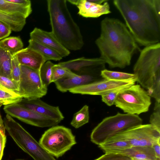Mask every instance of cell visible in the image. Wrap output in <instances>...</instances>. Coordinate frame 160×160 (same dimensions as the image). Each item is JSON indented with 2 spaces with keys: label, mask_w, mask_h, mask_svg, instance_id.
I'll list each match as a JSON object with an SVG mask.
<instances>
[{
  "label": "cell",
  "mask_w": 160,
  "mask_h": 160,
  "mask_svg": "<svg viewBox=\"0 0 160 160\" xmlns=\"http://www.w3.org/2000/svg\"><path fill=\"white\" fill-rule=\"evenodd\" d=\"M113 3L138 44L160 42V0H114Z\"/></svg>",
  "instance_id": "1"
},
{
  "label": "cell",
  "mask_w": 160,
  "mask_h": 160,
  "mask_svg": "<svg viewBox=\"0 0 160 160\" xmlns=\"http://www.w3.org/2000/svg\"><path fill=\"white\" fill-rule=\"evenodd\" d=\"M101 33L95 42L100 58L111 68L130 65L140 49L125 24L119 19L106 17L101 22Z\"/></svg>",
  "instance_id": "2"
},
{
  "label": "cell",
  "mask_w": 160,
  "mask_h": 160,
  "mask_svg": "<svg viewBox=\"0 0 160 160\" xmlns=\"http://www.w3.org/2000/svg\"><path fill=\"white\" fill-rule=\"evenodd\" d=\"M52 32L58 41L68 50L80 49L84 45L79 26L69 12L66 0H48Z\"/></svg>",
  "instance_id": "3"
},
{
  "label": "cell",
  "mask_w": 160,
  "mask_h": 160,
  "mask_svg": "<svg viewBox=\"0 0 160 160\" xmlns=\"http://www.w3.org/2000/svg\"><path fill=\"white\" fill-rule=\"evenodd\" d=\"M142 123V119L138 115L118 112L104 118L93 129L91 141L98 145L116 135Z\"/></svg>",
  "instance_id": "4"
},
{
  "label": "cell",
  "mask_w": 160,
  "mask_h": 160,
  "mask_svg": "<svg viewBox=\"0 0 160 160\" xmlns=\"http://www.w3.org/2000/svg\"><path fill=\"white\" fill-rule=\"evenodd\" d=\"M133 71L137 82L143 88L150 89L155 77L160 73V43L145 47L140 51Z\"/></svg>",
  "instance_id": "5"
},
{
  "label": "cell",
  "mask_w": 160,
  "mask_h": 160,
  "mask_svg": "<svg viewBox=\"0 0 160 160\" xmlns=\"http://www.w3.org/2000/svg\"><path fill=\"white\" fill-rule=\"evenodd\" d=\"M5 129L15 142L34 160H56L12 117L7 114L4 119Z\"/></svg>",
  "instance_id": "6"
},
{
  "label": "cell",
  "mask_w": 160,
  "mask_h": 160,
  "mask_svg": "<svg viewBox=\"0 0 160 160\" xmlns=\"http://www.w3.org/2000/svg\"><path fill=\"white\" fill-rule=\"evenodd\" d=\"M39 143L48 152L57 158L62 156L77 143L75 136L70 129L58 125L46 131Z\"/></svg>",
  "instance_id": "7"
},
{
  "label": "cell",
  "mask_w": 160,
  "mask_h": 160,
  "mask_svg": "<svg viewBox=\"0 0 160 160\" xmlns=\"http://www.w3.org/2000/svg\"><path fill=\"white\" fill-rule=\"evenodd\" d=\"M151 98L139 84H134L118 93L114 105L126 113L138 115L148 112Z\"/></svg>",
  "instance_id": "8"
},
{
  "label": "cell",
  "mask_w": 160,
  "mask_h": 160,
  "mask_svg": "<svg viewBox=\"0 0 160 160\" xmlns=\"http://www.w3.org/2000/svg\"><path fill=\"white\" fill-rule=\"evenodd\" d=\"M108 140L125 141L131 147L152 146L160 140V132L150 124H142L117 134Z\"/></svg>",
  "instance_id": "9"
},
{
  "label": "cell",
  "mask_w": 160,
  "mask_h": 160,
  "mask_svg": "<svg viewBox=\"0 0 160 160\" xmlns=\"http://www.w3.org/2000/svg\"><path fill=\"white\" fill-rule=\"evenodd\" d=\"M21 75L18 93L28 100L40 98L47 92L48 88L42 84L39 71L21 65Z\"/></svg>",
  "instance_id": "10"
},
{
  "label": "cell",
  "mask_w": 160,
  "mask_h": 160,
  "mask_svg": "<svg viewBox=\"0 0 160 160\" xmlns=\"http://www.w3.org/2000/svg\"><path fill=\"white\" fill-rule=\"evenodd\" d=\"M5 112L27 124L40 128L52 127L60 122L24 108L17 103L4 105Z\"/></svg>",
  "instance_id": "11"
},
{
  "label": "cell",
  "mask_w": 160,
  "mask_h": 160,
  "mask_svg": "<svg viewBox=\"0 0 160 160\" xmlns=\"http://www.w3.org/2000/svg\"><path fill=\"white\" fill-rule=\"evenodd\" d=\"M135 83L134 82L117 81L103 79L75 87L68 91L74 94L102 96L114 91L124 89Z\"/></svg>",
  "instance_id": "12"
},
{
  "label": "cell",
  "mask_w": 160,
  "mask_h": 160,
  "mask_svg": "<svg viewBox=\"0 0 160 160\" xmlns=\"http://www.w3.org/2000/svg\"><path fill=\"white\" fill-rule=\"evenodd\" d=\"M17 103L24 108L59 122L64 118L58 106L50 105L40 98L28 100L22 98Z\"/></svg>",
  "instance_id": "13"
},
{
  "label": "cell",
  "mask_w": 160,
  "mask_h": 160,
  "mask_svg": "<svg viewBox=\"0 0 160 160\" xmlns=\"http://www.w3.org/2000/svg\"><path fill=\"white\" fill-rule=\"evenodd\" d=\"M101 72H96L81 75H75L62 78L55 82L57 89L60 91L64 92L75 87L103 79Z\"/></svg>",
  "instance_id": "14"
},
{
  "label": "cell",
  "mask_w": 160,
  "mask_h": 160,
  "mask_svg": "<svg viewBox=\"0 0 160 160\" xmlns=\"http://www.w3.org/2000/svg\"><path fill=\"white\" fill-rule=\"evenodd\" d=\"M30 39L54 50L62 58L70 54L69 50L58 41L52 32H48L35 28L30 33Z\"/></svg>",
  "instance_id": "15"
},
{
  "label": "cell",
  "mask_w": 160,
  "mask_h": 160,
  "mask_svg": "<svg viewBox=\"0 0 160 160\" xmlns=\"http://www.w3.org/2000/svg\"><path fill=\"white\" fill-rule=\"evenodd\" d=\"M67 1L76 5L78 9V14L83 17L97 18L111 13L108 2H106L99 5L88 0H68Z\"/></svg>",
  "instance_id": "16"
},
{
  "label": "cell",
  "mask_w": 160,
  "mask_h": 160,
  "mask_svg": "<svg viewBox=\"0 0 160 160\" xmlns=\"http://www.w3.org/2000/svg\"><path fill=\"white\" fill-rule=\"evenodd\" d=\"M58 64L71 71H79L82 69H86L88 71H90L105 66L106 63L100 58H82Z\"/></svg>",
  "instance_id": "17"
},
{
  "label": "cell",
  "mask_w": 160,
  "mask_h": 160,
  "mask_svg": "<svg viewBox=\"0 0 160 160\" xmlns=\"http://www.w3.org/2000/svg\"><path fill=\"white\" fill-rule=\"evenodd\" d=\"M21 65L40 71L42 65L46 62L38 52L28 47L13 54Z\"/></svg>",
  "instance_id": "18"
},
{
  "label": "cell",
  "mask_w": 160,
  "mask_h": 160,
  "mask_svg": "<svg viewBox=\"0 0 160 160\" xmlns=\"http://www.w3.org/2000/svg\"><path fill=\"white\" fill-rule=\"evenodd\" d=\"M118 153L137 160H157L152 146L132 147Z\"/></svg>",
  "instance_id": "19"
},
{
  "label": "cell",
  "mask_w": 160,
  "mask_h": 160,
  "mask_svg": "<svg viewBox=\"0 0 160 160\" xmlns=\"http://www.w3.org/2000/svg\"><path fill=\"white\" fill-rule=\"evenodd\" d=\"M32 10L31 7H25L8 0H0V11L8 14L20 16L26 18Z\"/></svg>",
  "instance_id": "20"
},
{
  "label": "cell",
  "mask_w": 160,
  "mask_h": 160,
  "mask_svg": "<svg viewBox=\"0 0 160 160\" xmlns=\"http://www.w3.org/2000/svg\"><path fill=\"white\" fill-rule=\"evenodd\" d=\"M28 48L38 52L44 58L46 61L53 60L59 61L62 57L56 52L52 49L32 39L28 41Z\"/></svg>",
  "instance_id": "21"
},
{
  "label": "cell",
  "mask_w": 160,
  "mask_h": 160,
  "mask_svg": "<svg viewBox=\"0 0 160 160\" xmlns=\"http://www.w3.org/2000/svg\"><path fill=\"white\" fill-rule=\"evenodd\" d=\"M0 21L16 32L21 31L26 23V18L17 15L8 14L0 11Z\"/></svg>",
  "instance_id": "22"
},
{
  "label": "cell",
  "mask_w": 160,
  "mask_h": 160,
  "mask_svg": "<svg viewBox=\"0 0 160 160\" xmlns=\"http://www.w3.org/2000/svg\"><path fill=\"white\" fill-rule=\"evenodd\" d=\"M101 76L103 79L112 81L134 82L137 81V77L134 73L112 71L105 69L101 71Z\"/></svg>",
  "instance_id": "23"
},
{
  "label": "cell",
  "mask_w": 160,
  "mask_h": 160,
  "mask_svg": "<svg viewBox=\"0 0 160 160\" xmlns=\"http://www.w3.org/2000/svg\"><path fill=\"white\" fill-rule=\"evenodd\" d=\"M98 146L105 153H118L132 147L128 142L121 140H107Z\"/></svg>",
  "instance_id": "24"
},
{
  "label": "cell",
  "mask_w": 160,
  "mask_h": 160,
  "mask_svg": "<svg viewBox=\"0 0 160 160\" xmlns=\"http://www.w3.org/2000/svg\"><path fill=\"white\" fill-rule=\"evenodd\" d=\"M23 43L19 37H10L0 40V48L14 54L23 49Z\"/></svg>",
  "instance_id": "25"
},
{
  "label": "cell",
  "mask_w": 160,
  "mask_h": 160,
  "mask_svg": "<svg viewBox=\"0 0 160 160\" xmlns=\"http://www.w3.org/2000/svg\"><path fill=\"white\" fill-rule=\"evenodd\" d=\"M12 54L0 48V75L11 79V58Z\"/></svg>",
  "instance_id": "26"
},
{
  "label": "cell",
  "mask_w": 160,
  "mask_h": 160,
  "mask_svg": "<svg viewBox=\"0 0 160 160\" xmlns=\"http://www.w3.org/2000/svg\"><path fill=\"white\" fill-rule=\"evenodd\" d=\"M89 119V107L85 105L74 114L70 124L74 128H78L88 123Z\"/></svg>",
  "instance_id": "27"
},
{
  "label": "cell",
  "mask_w": 160,
  "mask_h": 160,
  "mask_svg": "<svg viewBox=\"0 0 160 160\" xmlns=\"http://www.w3.org/2000/svg\"><path fill=\"white\" fill-rule=\"evenodd\" d=\"M22 98L18 94L0 86V106L18 102Z\"/></svg>",
  "instance_id": "28"
},
{
  "label": "cell",
  "mask_w": 160,
  "mask_h": 160,
  "mask_svg": "<svg viewBox=\"0 0 160 160\" xmlns=\"http://www.w3.org/2000/svg\"><path fill=\"white\" fill-rule=\"evenodd\" d=\"M76 74L71 70L63 67L58 64H54L52 68L51 83L64 78L75 75Z\"/></svg>",
  "instance_id": "29"
},
{
  "label": "cell",
  "mask_w": 160,
  "mask_h": 160,
  "mask_svg": "<svg viewBox=\"0 0 160 160\" xmlns=\"http://www.w3.org/2000/svg\"><path fill=\"white\" fill-rule=\"evenodd\" d=\"M54 64L50 61L44 62L39 71L40 78L43 85L48 88L51 83L52 68Z\"/></svg>",
  "instance_id": "30"
},
{
  "label": "cell",
  "mask_w": 160,
  "mask_h": 160,
  "mask_svg": "<svg viewBox=\"0 0 160 160\" xmlns=\"http://www.w3.org/2000/svg\"><path fill=\"white\" fill-rule=\"evenodd\" d=\"M21 65L16 56L12 54L11 63L12 78L19 85L21 75Z\"/></svg>",
  "instance_id": "31"
},
{
  "label": "cell",
  "mask_w": 160,
  "mask_h": 160,
  "mask_svg": "<svg viewBox=\"0 0 160 160\" xmlns=\"http://www.w3.org/2000/svg\"><path fill=\"white\" fill-rule=\"evenodd\" d=\"M0 86L18 94L19 85L8 77L0 75Z\"/></svg>",
  "instance_id": "32"
},
{
  "label": "cell",
  "mask_w": 160,
  "mask_h": 160,
  "mask_svg": "<svg viewBox=\"0 0 160 160\" xmlns=\"http://www.w3.org/2000/svg\"><path fill=\"white\" fill-rule=\"evenodd\" d=\"M149 122L150 124L160 132V102H155L154 111L150 116Z\"/></svg>",
  "instance_id": "33"
},
{
  "label": "cell",
  "mask_w": 160,
  "mask_h": 160,
  "mask_svg": "<svg viewBox=\"0 0 160 160\" xmlns=\"http://www.w3.org/2000/svg\"><path fill=\"white\" fill-rule=\"evenodd\" d=\"M148 95L155 99V101L160 102V73L155 77L151 88L148 90Z\"/></svg>",
  "instance_id": "34"
},
{
  "label": "cell",
  "mask_w": 160,
  "mask_h": 160,
  "mask_svg": "<svg viewBox=\"0 0 160 160\" xmlns=\"http://www.w3.org/2000/svg\"><path fill=\"white\" fill-rule=\"evenodd\" d=\"M94 160H132L129 157L122 154L105 153Z\"/></svg>",
  "instance_id": "35"
},
{
  "label": "cell",
  "mask_w": 160,
  "mask_h": 160,
  "mask_svg": "<svg viewBox=\"0 0 160 160\" xmlns=\"http://www.w3.org/2000/svg\"><path fill=\"white\" fill-rule=\"evenodd\" d=\"M123 89L114 91L101 96L102 102L109 106L114 105L117 95Z\"/></svg>",
  "instance_id": "36"
},
{
  "label": "cell",
  "mask_w": 160,
  "mask_h": 160,
  "mask_svg": "<svg viewBox=\"0 0 160 160\" xmlns=\"http://www.w3.org/2000/svg\"><path fill=\"white\" fill-rule=\"evenodd\" d=\"M12 30L9 27L0 21V40L8 37Z\"/></svg>",
  "instance_id": "37"
},
{
  "label": "cell",
  "mask_w": 160,
  "mask_h": 160,
  "mask_svg": "<svg viewBox=\"0 0 160 160\" xmlns=\"http://www.w3.org/2000/svg\"><path fill=\"white\" fill-rule=\"evenodd\" d=\"M6 141V137L5 133L0 130V160H1L2 158Z\"/></svg>",
  "instance_id": "38"
},
{
  "label": "cell",
  "mask_w": 160,
  "mask_h": 160,
  "mask_svg": "<svg viewBox=\"0 0 160 160\" xmlns=\"http://www.w3.org/2000/svg\"><path fill=\"white\" fill-rule=\"evenodd\" d=\"M152 147L157 160H160V140L152 144Z\"/></svg>",
  "instance_id": "39"
},
{
  "label": "cell",
  "mask_w": 160,
  "mask_h": 160,
  "mask_svg": "<svg viewBox=\"0 0 160 160\" xmlns=\"http://www.w3.org/2000/svg\"><path fill=\"white\" fill-rule=\"evenodd\" d=\"M10 2L17 4L26 7H31V2L29 0H8Z\"/></svg>",
  "instance_id": "40"
},
{
  "label": "cell",
  "mask_w": 160,
  "mask_h": 160,
  "mask_svg": "<svg viewBox=\"0 0 160 160\" xmlns=\"http://www.w3.org/2000/svg\"><path fill=\"white\" fill-rule=\"evenodd\" d=\"M88 1L91 2L99 5L102 4L104 2L108 1L107 0H88Z\"/></svg>",
  "instance_id": "41"
},
{
  "label": "cell",
  "mask_w": 160,
  "mask_h": 160,
  "mask_svg": "<svg viewBox=\"0 0 160 160\" xmlns=\"http://www.w3.org/2000/svg\"><path fill=\"white\" fill-rule=\"evenodd\" d=\"M132 160H137L135 159H132Z\"/></svg>",
  "instance_id": "42"
},
{
  "label": "cell",
  "mask_w": 160,
  "mask_h": 160,
  "mask_svg": "<svg viewBox=\"0 0 160 160\" xmlns=\"http://www.w3.org/2000/svg\"><path fill=\"white\" fill-rule=\"evenodd\" d=\"M23 160V159H17V160Z\"/></svg>",
  "instance_id": "43"
}]
</instances>
